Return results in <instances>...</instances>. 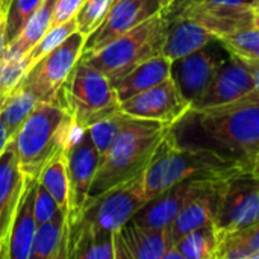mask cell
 I'll return each mask as SVG.
<instances>
[{"mask_svg":"<svg viewBox=\"0 0 259 259\" xmlns=\"http://www.w3.org/2000/svg\"><path fill=\"white\" fill-rule=\"evenodd\" d=\"M258 14H259V12H258Z\"/></svg>","mask_w":259,"mask_h":259,"instance_id":"49","label":"cell"},{"mask_svg":"<svg viewBox=\"0 0 259 259\" xmlns=\"http://www.w3.org/2000/svg\"><path fill=\"white\" fill-rule=\"evenodd\" d=\"M255 9L249 6H226V5H196L185 11L179 18H191L206 27L219 39L234 35L241 30L255 27ZM176 21V20H175Z\"/></svg>","mask_w":259,"mask_h":259,"instance_id":"19","label":"cell"},{"mask_svg":"<svg viewBox=\"0 0 259 259\" xmlns=\"http://www.w3.org/2000/svg\"><path fill=\"white\" fill-rule=\"evenodd\" d=\"M115 259L114 232L74 223L68 226V259Z\"/></svg>","mask_w":259,"mask_h":259,"instance_id":"22","label":"cell"},{"mask_svg":"<svg viewBox=\"0 0 259 259\" xmlns=\"http://www.w3.org/2000/svg\"><path fill=\"white\" fill-rule=\"evenodd\" d=\"M120 109L131 117L175 124L190 109L191 103L182 96L171 76L120 103Z\"/></svg>","mask_w":259,"mask_h":259,"instance_id":"12","label":"cell"},{"mask_svg":"<svg viewBox=\"0 0 259 259\" xmlns=\"http://www.w3.org/2000/svg\"><path fill=\"white\" fill-rule=\"evenodd\" d=\"M58 209H59V206H58L56 200L53 199V196L49 193V190L38 179L36 194H35V220H36V225L49 222L56 214Z\"/></svg>","mask_w":259,"mask_h":259,"instance_id":"35","label":"cell"},{"mask_svg":"<svg viewBox=\"0 0 259 259\" xmlns=\"http://www.w3.org/2000/svg\"><path fill=\"white\" fill-rule=\"evenodd\" d=\"M228 178H220L212 181L205 190L197 193L178 214V217L170 225V235H171L173 246L191 231L215 222Z\"/></svg>","mask_w":259,"mask_h":259,"instance_id":"18","label":"cell"},{"mask_svg":"<svg viewBox=\"0 0 259 259\" xmlns=\"http://www.w3.org/2000/svg\"><path fill=\"white\" fill-rule=\"evenodd\" d=\"M146 203L144 171H141L129 181L121 182L96 197L87 199L82 212L74 223L88 225L108 232H117Z\"/></svg>","mask_w":259,"mask_h":259,"instance_id":"7","label":"cell"},{"mask_svg":"<svg viewBox=\"0 0 259 259\" xmlns=\"http://www.w3.org/2000/svg\"><path fill=\"white\" fill-rule=\"evenodd\" d=\"M168 29L170 23L159 12L100 50L82 55L80 61L103 73L112 83L144 61L162 53Z\"/></svg>","mask_w":259,"mask_h":259,"instance_id":"5","label":"cell"},{"mask_svg":"<svg viewBox=\"0 0 259 259\" xmlns=\"http://www.w3.org/2000/svg\"><path fill=\"white\" fill-rule=\"evenodd\" d=\"M220 178H191L182 181L149 200L131 220L150 228H167L185 205L212 181Z\"/></svg>","mask_w":259,"mask_h":259,"instance_id":"14","label":"cell"},{"mask_svg":"<svg viewBox=\"0 0 259 259\" xmlns=\"http://www.w3.org/2000/svg\"><path fill=\"white\" fill-rule=\"evenodd\" d=\"M26 178L18 165L14 140L0 155V259H6V247L18 211Z\"/></svg>","mask_w":259,"mask_h":259,"instance_id":"16","label":"cell"},{"mask_svg":"<svg viewBox=\"0 0 259 259\" xmlns=\"http://www.w3.org/2000/svg\"><path fill=\"white\" fill-rule=\"evenodd\" d=\"M253 94L259 97V85H256V87H255V90H253Z\"/></svg>","mask_w":259,"mask_h":259,"instance_id":"46","label":"cell"},{"mask_svg":"<svg viewBox=\"0 0 259 259\" xmlns=\"http://www.w3.org/2000/svg\"><path fill=\"white\" fill-rule=\"evenodd\" d=\"M170 2H171V0H161V3H162V8H164L165 5H168Z\"/></svg>","mask_w":259,"mask_h":259,"instance_id":"47","label":"cell"},{"mask_svg":"<svg viewBox=\"0 0 259 259\" xmlns=\"http://www.w3.org/2000/svg\"><path fill=\"white\" fill-rule=\"evenodd\" d=\"M56 2L58 0H42L39 8L27 20L18 36L11 44H8V49L5 52L6 56L24 58L32 50V47L39 41V38L50 29Z\"/></svg>","mask_w":259,"mask_h":259,"instance_id":"25","label":"cell"},{"mask_svg":"<svg viewBox=\"0 0 259 259\" xmlns=\"http://www.w3.org/2000/svg\"><path fill=\"white\" fill-rule=\"evenodd\" d=\"M8 96H9V93L0 91V111H2V108H3V105H5V102H6V99H8Z\"/></svg>","mask_w":259,"mask_h":259,"instance_id":"42","label":"cell"},{"mask_svg":"<svg viewBox=\"0 0 259 259\" xmlns=\"http://www.w3.org/2000/svg\"><path fill=\"white\" fill-rule=\"evenodd\" d=\"M171 131L182 146L211 149L252 170L259 155V97L252 91L231 103L191 108Z\"/></svg>","mask_w":259,"mask_h":259,"instance_id":"1","label":"cell"},{"mask_svg":"<svg viewBox=\"0 0 259 259\" xmlns=\"http://www.w3.org/2000/svg\"><path fill=\"white\" fill-rule=\"evenodd\" d=\"M171 74V61L162 53L144 61L121 79L112 82L120 103L150 87L161 83Z\"/></svg>","mask_w":259,"mask_h":259,"instance_id":"23","label":"cell"},{"mask_svg":"<svg viewBox=\"0 0 259 259\" xmlns=\"http://www.w3.org/2000/svg\"><path fill=\"white\" fill-rule=\"evenodd\" d=\"M240 58L249 67V70L253 74V79H255L256 85H259V58H246V56H240Z\"/></svg>","mask_w":259,"mask_h":259,"instance_id":"40","label":"cell"},{"mask_svg":"<svg viewBox=\"0 0 259 259\" xmlns=\"http://www.w3.org/2000/svg\"><path fill=\"white\" fill-rule=\"evenodd\" d=\"M30 259H68V222L61 209L46 223L38 225Z\"/></svg>","mask_w":259,"mask_h":259,"instance_id":"24","label":"cell"},{"mask_svg":"<svg viewBox=\"0 0 259 259\" xmlns=\"http://www.w3.org/2000/svg\"><path fill=\"white\" fill-rule=\"evenodd\" d=\"M255 27L259 30V14L256 12V15H255Z\"/></svg>","mask_w":259,"mask_h":259,"instance_id":"44","label":"cell"},{"mask_svg":"<svg viewBox=\"0 0 259 259\" xmlns=\"http://www.w3.org/2000/svg\"><path fill=\"white\" fill-rule=\"evenodd\" d=\"M29 64L24 58H11L3 55L0 58V91L11 93L27 73Z\"/></svg>","mask_w":259,"mask_h":259,"instance_id":"34","label":"cell"},{"mask_svg":"<svg viewBox=\"0 0 259 259\" xmlns=\"http://www.w3.org/2000/svg\"><path fill=\"white\" fill-rule=\"evenodd\" d=\"M253 5H255V11L259 12V0H253Z\"/></svg>","mask_w":259,"mask_h":259,"instance_id":"45","label":"cell"},{"mask_svg":"<svg viewBox=\"0 0 259 259\" xmlns=\"http://www.w3.org/2000/svg\"><path fill=\"white\" fill-rule=\"evenodd\" d=\"M58 105L73 117L80 129H88L120 111V100L111 80L80 59L61 88Z\"/></svg>","mask_w":259,"mask_h":259,"instance_id":"6","label":"cell"},{"mask_svg":"<svg viewBox=\"0 0 259 259\" xmlns=\"http://www.w3.org/2000/svg\"><path fill=\"white\" fill-rule=\"evenodd\" d=\"M77 30V26H76V18L73 20H68L59 26H53L50 27L41 38L39 41L32 47V50L26 55V59H27V64H29V68L32 65H35L42 56H46L49 52H52L55 47H58L67 36H70L73 32Z\"/></svg>","mask_w":259,"mask_h":259,"instance_id":"31","label":"cell"},{"mask_svg":"<svg viewBox=\"0 0 259 259\" xmlns=\"http://www.w3.org/2000/svg\"><path fill=\"white\" fill-rule=\"evenodd\" d=\"M161 9V0H114L102 24L87 36L82 55L100 50L131 29L159 14Z\"/></svg>","mask_w":259,"mask_h":259,"instance_id":"13","label":"cell"},{"mask_svg":"<svg viewBox=\"0 0 259 259\" xmlns=\"http://www.w3.org/2000/svg\"><path fill=\"white\" fill-rule=\"evenodd\" d=\"M171 127L173 124L162 121L131 117L106 155L100 159L88 199L144 171Z\"/></svg>","mask_w":259,"mask_h":259,"instance_id":"4","label":"cell"},{"mask_svg":"<svg viewBox=\"0 0 259 259\" xmlns=\"http://www.w3.org/2000/svg\"><path fill=\"white\" fill-rule=\"evenodd\" d=\"M129 118L131 115H127L120 109L88 127L90 135L97 147L100 159L106 155V152L109 150V147L112 146V143L115 141V138L118 137V134L121 132V129L124 127Z\"/></svg>","mask_w":259,"mask_h":259,"instance_id":"30","label":"cell"},{"mask_svg":"<svg viewBox=\"0 0 259 259\" xmlns=\"http://www.w3.org/2000/svg\"><path fill=\"white\" fill-rule=\"evenodd\" d=\"M39 103V100L26 88L21 85H17L8 96L2 111L0 118L6 124L11 137L14 138L21 124L26 121V118L30 115V112L35 109V106Z\"/></svg>","mask_w":259,"mask_h":259,"instance_id":"28","label":"cell"},{"mask_svg":"<svg viewBox=\"0 0 259 259\" xmlns=\"http://www.w3.org/2000/svg\"><path fill=\"white\" fill-rule=\"evenodd\" d=\"M39 182L49 190V193L56 200L61 211L68 215V175H67V164H65V152L55 156L41 171Z\"/></svg>","mask_w":259,"mask_h":259,"instance_id":"29","label":"cell"},{"mask_svg":"<svg viewBox=\"0 0 259 259\" xmlns=\"http://www.w3.org/2000/svg\"><path fill=\"white\" fill-rule=\"evenodd\" d=\"M87 36L73 32L58 47L42 56L23 76L18 85L29 90L39 102L58 103V96L79 62Z\"/></svg>","mask_w":259,"mask_h":259,"instance_id":"8","label":"cell"},{"mask_svg":"<svg viewBox=\"0 0 259 259\" xmlns=\"http://www.w3.org/2000/svg\"><path fill=\"white\" fill-rule=\"evenodd\" d=\"M215 39L219 38L200 23L182 17L170 24L165 42L162 46V55L173 62L203 49Z\"/></svg>","mask_w":259,"mask_h":259,"instance_id":"21","label":"cell"},{"mask_svg":"<svg viewBox=\"0 0 259 259\" xmlns=\"http://www.w3.org/2000/svg\"><path fill=\"white\" fill-rule=\"evenodd\" d=\"M12 140V137H11V134H9V131H8V127H6V124L2 121V118H0V155L3 153V150L6 149V146H8V143Z\"/></svg>","mask_w":259,"mask_h":259,"instance_id":"41","label":"cell"},{"mask_svg":"<svg viewBox=\"0 0 259 259\" xmlns=\"http://www.w3.org/2000/svg\"><path fill=\"white\" fill-rule=\"evenodd\" d=\"M36 185L38 181H26L23 197L11 229L6 247V259H30L33 238L38 228L35 220Z\"/></svg>","mask_w":259,"mask_h":259,"instance_id":"20","label":"cell"},{"mask_svg":"<svg viewBox=\"0 0 259 259\" xmlns=\"http://www.w3.org/2000/svg\"><path fill=\"white\" fill-rule=\"evenodd\" d=\"M114 0H85L76 15L77 32L90 36L105 20Z\"/></svg>","mask_w":259,"mask_h":259,"instance_id":"32","label":"cell"},{"mask_svg":"<svg viewBox=\"0 0 259 259\" xmlns=\"http://www.w3.org/2000/svg\"><path fill=\"white\" fill-rule=\"evenodd\" d=\"M202 3H205V5H226V6H249V8L255 9L253 0H205Z\"/></svg>","mask_w":259,"mask_h":259,"instance_id":"39","label":"cell"},{"mask_svg":"<svg viewBox=\"0 0 259 259\" xmlns=\"http://www.w3.org/2000/svg\"><path fill=\"white\" fill-rule=\"evenodd\" d=\"M100 156L97 147L90 135L88 129H83L77 138L67 147L65 150V164H67V175H68V225L74 223L82 208L88 199V193L99 168Z\"/></svg>","mask_w":259,"mask_h":259,"instance_id":"11","label":"cell"},{"mask_svg":"<svg viewBox=\"0 0 259 259\" xmlns=\"http://www.w3.org/2000/svg\"><path fill=\"white\" fill-rule=\"evenodd\" d=\"M11 0H0V58L5 55L8 49V39H6V17L9 9Z\"/></svg>","mask_w":259,"mask_h":259,"instance_id":"38","label":"cell"},{"mask_svg":"<svg viewBox=\"0 0 259 259\" xmlns=\"http://www.w3.org/2000/svg\"><path fill=\"white\" fill-rule=\"evenodd\" d=\"M42 0H11L6 17V39L11 44L23 30L27 20L39 8Z\"/></svg>","mask_w":259,"mask_h":259,"instance_id":"33","label":"cell"},{"mask_svg":"<svg viewBox=\"0 0 259 259\" xmlns=\"http://www.w3.org/2000/svg\"><path fill=\"white\" fill-rule=\"evenodd\" d=\"M256 87L252 71L238 55L231 53L217 68L211 83L193 109H203L246 97Z\"/></svg>","mask_w":259,"mask_h":259,"instance_id":"15","label":"cell"},{"mask_svg":"<svg viewBox=\"0 0 259 259\" xmlns=\"http://www.w3.org/2000/svg\"><path fill=\"white\" fill-rule=\"evenodd\" d=\"M202 2L205 0H171L168 5H165L162 9H161V14L162 17L171 24L175 20H178L185 11L191 9L193 6L196 5H200Z\"/></svg>","mask_w":259,"mask_h":259,"instance_id":"37","label":"cell"},{"mask_svg":"<svg viewBox=\"0 0 259 259\" xmlns=\"http://www.w3.org/2000/svg\"><path fill=\"white\" fill-rule=\"evenodd\" d=\"M85 0H58L55 5V11H53V20H52V26H59L68 20L76 18L79 9L82 8Z\"/></svg>","mask_w":259,"mask_h":259,"instance_id":"36","label":"cell"},{"mask_svg":"<svg viewBox=\"0 0 259 259\" xmlns=\"http://www.w3.org/2000/svg\"><path fill=\"white\" fill-rule=\"evenodd\" d=\"M82 131L61 105L39 102L12 138L26 181H38L44 167Z\"/></svg>","mask_w":259,"mask_h":259,"instance_id":"2","label":"cell"},{"mask_svg":"<svg viewBox=\"0 0 259 259\" xmlns=\"http://www.w3.org/2000/svg\"><path fill=\"white\" fill-rule=\"evenodd\" d=\"M228 49L219 41H212L203 49L171 62V79L191 108L203 96L220 64L229 56Z\"/></svg>","mask_w":259,"mask_h":259,"instance_id":"10","label":"cell"},{"mask_svg":"<svg viewBox=\"0 0 259 259\" xmlns=\"http://www.w3.org/2000/svg\"><path fill=\"white\" fill-rule=\"evenodd\" d=\"M259 222V175L241 170L226 179L215 219L222 235L246 229Z\"/></svg>","mask_w":259,"mask_h":259,"instance_id":"9","label":"cell"},{"mask_svg":"<svg viewBox=\"0 0 259 259\" xmlns=\"http://www.w3.org/2000/svg\"><path fill=\"white\" fill-rule=\"evenodd\" d=\"M217 259H259V222L220 237Z\"/></svg>","mask_w":259,"mask_h":259,"instance_id":"27","label":"cell"},{"mask_svg":"<svg viewBox=\"0 0 259 259\" xmlns=\"http://www.w3.org/2000/svg\"><path fill=\"white\" fill-rule=\"evenodd\" d=\"M115 259H164L173 247L170 226L150 228L129 220L114 232Z\"/></svg>","mask_w":259,"mask_h":259,"instance_id":"17","label":"cell"},{"mask_svg":"<svg viewBox=\"0 0 259 259\" xmlns=\"http://www.w3.org/2000/svg\"><path fill=\"white\" fill-rule=\"evenodd\" d=\"M252 171H253V173H256V175H259V155H258V158H256V161H255V165H253Z\"/></svg>","mask_w":259,"mask_h":259,"instance_id":"43","label":"cell"},{"mask_svg":"<svg viewBox=\"0 0 259 259\" xmlns=\"http://www.w3.org/2000/svg\"><path fill=\"white\" fill-rule=\"evenodd\" d=\"M173 247H176L182 259H217L220 234L215 222L191 231Z\"/></svg>","mask_w":259,"mask_h":259,"instance_id":"26","label":"cell"},{"mask_svg":"<svg viewBox=\"0 0 259 259\" xmlns=\"http://www.w3.org/2000/svg\"><path fill=\"white\" fill-rule=\"evenodd\" d=\"M255 58H259V47H258V52H256V55H255Z\"/></svg>","mask_w":259,"mask_h":259,"instance_id":"48","label":"cell"},{"mask_svg":"<svg viewBox=\"0 0 259 259\" xmlns=\"http://www.w3.org/2000/svg\"><path fill=\"white\" fill-rule=\"evenodd\" d=\"M241 170L238 164L211 149L179 144L170 129L144 170L146 197L149 202L191 178H228Z\"/></svg>","mask_w":259,"mask_h":259,"instance_id":"3","label":"cell"}]
</instances>
